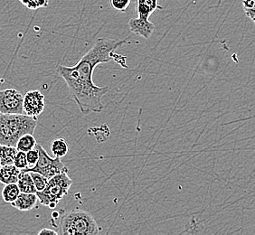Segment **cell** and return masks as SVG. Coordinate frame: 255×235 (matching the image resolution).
I'll list each match as a JSON object with an SVG mask.
<instances>
[{"label": "cell", "mask_w": 255, "mask_h": 235, "mask_svg": "<svg viewBox=\"0 0 255 235\" xmlns=\"http://www.w3.org/2000/svg\"><path fill=\"white\" fill-rule=\"evenodd\" d=\"M137 3H140L143 5H147L150 9L152 10L153 13L157 9H163L161 5H158L157 0H137Z\"/></svg>", "instance_id": "cell-22"}, {"label": "cell", "mask_w": 255, "mask_h": 235, "mask_svg": "<svg viewBox=\"0 0 255 235\" xmlns=\"http://www.w3.org/2000/svg\"><path fill=\"white\" fill-rule=\"evenodd\" d=\"M16 184L19 187L20 192L32 193V194L36 193V189H35L33 179L30 176L29 172L21 171Z\"/></svg>", "instance_id": "cell-11"}, {"label": "cell", "mask_w": 255, "mask_h": 235, "mask_svg": "<svg viewBox=\"0 0 255 235\" xmlns=\"http://www.w3.org/2000/svg\"><path fill=\"white\" fill-rule=\"evenodd\" d=\"M51 150L54 157H63L68 153V145L64 138H56L51 142Z\"/></svg>", "instance_id": "cell-15"}, {"label": "cell", "mask_w": 255, "mask_h": 235, "mask_svg": "<svg viewBox=\"0 0 255 235\" xmlns=\"http://www.w3.org/2000/svg\"><path fill=\"white\" fill-rule=\"evenodd\" d=\"M25 154H26V160H27V163H28V167H34L35 164L37 163L38 158H39V154H38L37 148L34 147V148L26 152Z\"/></svg>", "instance_id": "cell-21"}, {"label": "cell", "mask_w": 255, "mask_h": 235, "mask_svg": "<svg viewBox=\"0 0 255 235\" xmlns=\"http://www.w3.org/2000/svg\"><path fill=\"white\" fill-rule=\"evenodd\" d=\"M20 194L19 187L16 183L6 184L2 190V197L5 203L11 204L15 201Z\"/></svg>", "instance_id": "cell-13"}, {"label": "cell", "mask_w": 255, "mask_h": 235, "mask_svg": "<svg viewBox=\"0 0 255 235\" xmlns=\"http://www.w3.org/2000/svg\"><path fill=\"white\" fill-rule=\"evenodd\" d=\"M127 40L99 38L94 46L84 54L78 64L72 67L59 65L56 71L68 86L70 93L77 103L80 112L87 115L91 113H102L104 109L103 96L109 87H100L94 84V69L100 64L109 63L115 57V50Z\"/></svg>", "instance_id": "cell-1"}, {"label": "cell", "mask_w": 255, "mask_h": 235, "mask_svg": "<svg viewBox=\"0 0 255 235\" xmlns=\"http://www.w3.org/2000/svg\"><path fill=\"white\" fill-rule=\"evenodd\" d=\"M35 145H36V139L33 136V134H25L18 139V141L15 145V147L18 151L26 153L34 148Z\"/></svg>", "instance_id": "cell-14"}, {"label": "cell", "mask_w": 255, "mask_h": 235, "mask_svg": "<svg viewBox=\"0 0 255 235\" xmlns=\"http://www.w3.org/2000/svg\"><path fill=\"white\" fill-rule=\"evenodd\" d=\"M38 235H58V233H57V231H54L53 230V229H49V228H44V229H42V230L40 231L39 233H38Z\"/></svg>", "instance_id": "cell-23"}, {"label": "cell", "mask_w": 255, "mask_h": 235, "mask_svg": "<svg viewBox=\"0 0 255 235\" xmlns=\"http://www.w3.org/2000/svg\"><path fill=\"white\" fill-rule=\"evenodd\" d=\"M44 96L38 90H31L23 97L24 114L29 117L36 118L44 112Z\"/></svg>", "instance_id": "cell-7"}, {"label": "cell", "mask_w": 255, "mask_h": 235, "mask_svg": "<svg viewBox=\"0 0 255 235\" xmlns=\"http://www.w3.org/2000/svg\"><path fill=\"white\" fill-rule=\"evenodd\" d=\"M130 1L131 0H110V4L114 9L125 12L130 4Z\"/></svg>", "instance_id": "cell-20"}, {"label": "cell", "mask_w": 255, "mask_h": 235, "mask_svg": "<svg viewBox=\"0 0 255 235\" xmlns=\"http://www.w3.org/2000/svg\"><path fill=\"white\" fill-rule=\"evenodd\" d=\"M17 152L15 147L0 145V167L5 165H12L14 157Z\"/></svg>", "instance_id": "cell-12"}, {"label": "cell", "mask_w": 255, "mask_h": 235, "mask_svg": "<svg viewBox=\"0 0 255 235\" xmlns=\"http://www.w3.org/2000/svg\"><path fill=\"white\" fill-rule=\"evenodd\" d=\"M36 126L35 118L25 114L0 113V145L15 147L22 136L34 134Z\"/></svg>", "instance_id": "cell-2"}, {"label": "cell", "mask_w": 255, "mask_h": 235, "mask_svg": "<svg viewBox=\"0 0 255 235\" xmlns=\"http://www.w3.org/2000/svg\"><path fill=\"white\" fill-rule=\"evenodd\" d=\"M72 185L73 180L69 177L68 171H64L51 177L44 190L36 192L35 194L40 204L53 209L68 194Z\"/></svg>", "instance_id": "cell-4"}, {"label": "cell", "mask_w": 255, "mask_h": 235, "mask_svg": "<svg viewBox=\"0 0 255 235\" xmlns=\"http://www.w3.org/2000/svg\"><path fill=\"white\" fill-rule=\"evenodd\" d=\"M244 10L246 12V15L250 18L252 21H255V0H244L243 1Z\"/></svg>", "instance_id": "cell-19"}, {"label": "cell", "mask_w": 255, "mask_h": 235, "mask_svg": "<svg viewBox=\"0 0 255 235\" xmlns=\"http://www.w3.org/2000/svg\"><path fill=\"white\" fill-rule=\"evenodd\" d=\"M13 165L20 170H24L26 167H28V163L26 160V154L25 152L17 150L15 157H14Z\"/></svg>", "instance_id": "cell-18"}, {"label": "cell", "mask_w": 255, "mask_h": 235, "mask_svg": "<svg viewBox=\"0 0 255 235\" xmlns=\"http://www.w3.org/2000/svg\"><path fill=\"white\" fill-rule=\"evenodd\" d=\"M35 147L38 150L39 158L37 163L33 167H27L23 172H37L41 175L45 176L48 180L51 177L62 173L64 171H68V168L64 166L63 162L61 161V157H55L54 158L50 157L48 153L42 147L40 144L35 145Z\"/></svg>", "instance_id": "cell-5"}, {"label": "cell", "mask_w": 255, "mask_h": 235, "mask_svg": "<svg viewBox=\"0 0 255 235\" xmlns=\"http://www.w3.org/2000/svg\"><path fill=\"white\" fill-rule=\"evenodd\" d=\"M23 95L15 89L0 91V113L24 114Z\"/></svg>", "instance_id": "cell-6"}, {"label": "cell", "mask_w": 255, "mask_h": 235, "mask_svg": "<svg viewBox=\"0 0 255 235\" xmlns=\"http://www.w3.org/2000/svg\"><path fill=\"white\" fill-rule=\"evenodd\" d=\"M37 201H38V197L36 196V194L20 192L16 199L13 203H11V205L19 211L26 212V211L34 209L37 204Z\"/></svg>", "instance_id": "cell-9"}, {"label": "cell", "mask_w": 255, "mask_h": 235, "mask_svg": "<svg viewBox=\"0 0 255 235\" xmlns=\"http://www.w3.org/2000/svg\"><path fill=\"white\" fill-rule=\"evenodd\" d=\"M21 170L12 165H5L0 167V183L3 185L17 183Z\"/></svg>", "instance_id": "cell-10"}, {"label": "cell", "mask_w": 255, "mask_h": 235, "mask_svg": "<svg viewBox=\"0 0 255 235\" xmlns=\"http://www.w3.org/2000/svg\"><path fill=\"white\" fill-rule=\"evenodd\" d=\"M27 9L37 10L49 5V0H18Z\"/></svg>", "instance_id": "cell-16"}, {"label": "cell", "mask_w": 255, "mask_h": 235, "mask_svg": "<svg viewBox=\"0 0 255 235\" xmlns=\"http://www.w3.org/2000/svg\"><path fill=\"white\" fill-rule=\"evenodd\" d=\"M129 30L137 35L142 36L145 39H148L155 31V25L149 20L141 18H131L128 21Z\"/></svg>", "instance_id": "cell-8"}, {"label": "cell", "mask_w": 255, "mask_h": 235, "mask_svg": "<svg viewBox=\"0 0 255 235\" xmlns=\"http://www.w3.org/2000/svg\"><path fill=\"white\" fill-rule=\"evenodd\" d=\"M29 173L30 176H31L32 179H33V182H34L36 192L44 190V187L47 185L48 179L45 176H43V175L37 173V172H29Z\"/></svg>", "instance_id": "cell-17"}, {"label": "cell", "mask_w": 255, "mask_h": 235, "mask_svg": "<svg viewBox=\"0 0 255 235\" xmlns=\"http://www.w3.org/2000/svg\"><path fill=\"white\" fill-rule=\"evenodd\" d=\"M58 235H98L100 233L96 221L89 212L72 210L66 213L60 221Z\"/></svg>", "instance_id": "cell-3"}]
</instances>
